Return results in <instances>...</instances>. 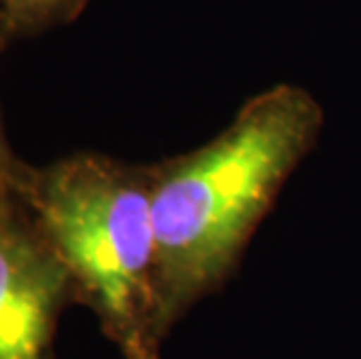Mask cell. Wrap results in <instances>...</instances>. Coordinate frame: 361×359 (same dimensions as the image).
I'll use <instances>...</instances> for the list:
<instances>
[{
    "label": "cell",
    "instance_id": "obj_1",
    "mask_svg": "<svg viewBox=\"0 0 361 359\" xmlns=\"http://www.w3.org/2000/svg\"><path fill=\"white\" fill-rule=\"evenodd\" d=\"M322 131L324 108L317 98L280 82L247 98L201 147L149 164L168 331L231 282L257 229Z\"/></svg>",
    "mask_w": 361,
    "mask_h": 359
},
{
    "label": "cell",
    "instance_id": "obj_2",
    "mask_svg": "<svg viewBox=\"0 0 361 359\" xmlns=\"http://www.w3.org/2000/svg\"><path fill=\"white\" fill-rule=\"evenodd\" d=\"M121 359H161L168 327L159 289L152 168L78 152L35 168L21 196Z\"/></svg>",
    "mask_w": 361,
    "mask_h": 359
},
{
    "label": "cell",
    "instance_id": "obj_3",
    "mask_svg": "<svg viewBox=\"0 0 361 359\" xmlns=\"http://www.w3.org/2000/svg\"><path fill=\"white\" fill-rule=\"evenodd\" d=\"M68 303H75L71 276L28 205L0 194V359H54Z\"/></svg>",
    "mask_w": 361,
    "mask_h": 359
},
{
    "label": "cell",
    "instance_id": "obj_4",
    "mask_svg": "<svg viewBox=\"0 0 361 359\" xmlns=\"http://www.w3.org/2000/svg\"><path fill=\"white\" fill-rule=\"evenodd\" d=\"M89 0H0V47L17 37L71 24Z\"/></svg>",
    "mask_w": 361,
    "mask_h": 359
},
{
    "label": "cell",
    "instance_id": "obj_5",
    "mask_svg": "<svg viewBox=\"0 0 361 359\" xmlns=\"http://www.w3.org/2000/svg\"><path fill=\"white\" fill-rule=\"evenodd\" d=\"M33 173L35 166H28L14 154L5 133L3 114H0V194H14L21 198L26 194L30 180H33Z\"/></svg>",
    "mask_w": 361,
    "mask_h": 359
}]
</instances>
